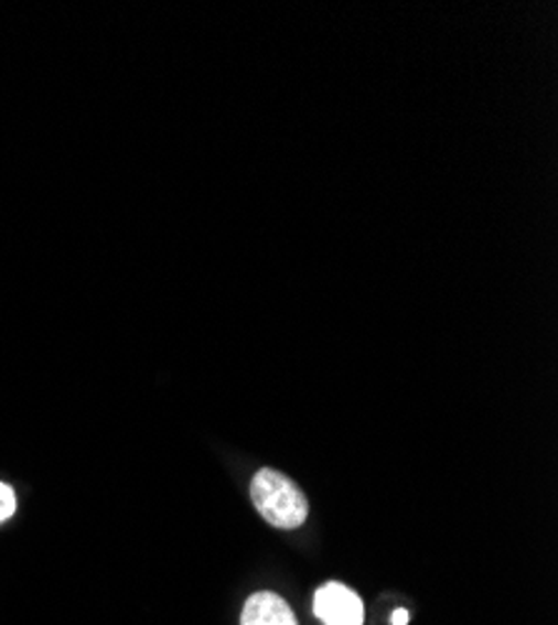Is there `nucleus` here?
<instances>
[{
	"label": "nucleus",
	"instance_id": "nucleus-4",
	"mask_svg": "<svg viewBox=\"0 0 558 625\" xmlns=\"http://www.w3.org/2000/svg\"><path fill=\"white\" fill-rule=\"evenodd\" d=\"M15 513V493L11 485L0 483V524L8 520Z\"/></svg>",
	"mask_w": 558,
	"mask_h": 625
},
{
	"label": "nucleus",
	"instance_id": "nucleus-1",
	"mask_svg": "<svg viewBox=\"0 0 558 625\" xmlns=\"http://www.w3.org/2000/svg\"><path fill=\"white\" fill-rule=\"evenodd\" d=\"M250 500L273 528L293 530L309 518V500L291 478L273 468H264L250 481Z\"/></svg>",
	"mask_w": 558,
	"mask_h": 625
},
{
	"label": "nucleus",
	"instance_id": "nucleus-5",
	"mask_svg": "<svg viewBox=\"0 0 558 625\" xmlns=\"http://www.w3.org/2000/svg\"><path fill=\"white\" fill-rule=\"evenodd\" d=\"M390 623H394V625H406L408 623V613L404 608H398L394 613V618H390Z\"/></svg>",
	"mask_w": 558,
	"mask_h": 625
},
{
	"label": "nucleus",
	"instance_id": "nucleus-3",
	"mask_svg": "<svg viewBox=\"0 0 558 625\" xmlns=\"http://www.w3.org/2000/svg\"><path fill=\"white\" fill-rule=\"evenodd\" d=\"M240 625H299V621L281 595L260 591L246 601Z\"/></svg>",
	"mask_w": 558,
	"mask_h": 625
},
{
	"label": "nucleus",
	"instance_id": "nucleus-2",
	"mask_svg": "<svg viewBox=\"0 0 558 625\" xmlns=\"http://www.w3.org/2000/svg\"><path fill=\"white\" fill-rule=\"evenodd\" d=\"M313 613L323 625H364V601L343 583H325L315 591Z\"/></svg>",
	"mask_w": 558,
	"mask_h": 625
}]
</instances>
